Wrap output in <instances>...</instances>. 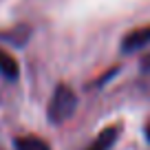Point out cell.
<instances>
[{"label":"cell","mask_w":150,"mask_h":150,"mask_svg":"<svg viewBox=\"0 0 150 150\" xmlns=\"http://www.w3.org/2000/svg\"><path fill=\"white\" fill-rule=\"evenodd\" d=\"M75 108H77V97H75L73 88L66 86V84H57L53 95H51V99H49L47 117L53 124H62V122L73 117Z\"/></svg>","instance_id":"obj_1"},{"label":"cell","mask_w":150,"mask_h":150,"mask_svg":"<svg viewBox=\"0 0 150 150\" xmlns=\"http://www.w3.org/2000/svg\"><path fill=\"white\" fill-rule=\"evenodd\" d=\"M150 44V27H139L135 31H130L126 38L122 40V51L124 53H135L139 49Z\"/></svg>","instance_id":"obj_2"},{"label":"cell","mask_w":150,"mask_h":150,"mask_svg":"<svg viewBox=\"0 0 150 150\" xmlns=\"http://www.w3.org/2000/svg\"><path fill=\"white\" fill-rule=\"evenodd\" d=\"M119 132H122V128H119V126H108V128H104V130L99 132L93 141H91V146H88L86 150H110L112 146H115V141H117Z\"/></svg>","instance_id":"obj_3"},{"label":"cell","mask_w":150,"mask_h":150,"mask_svg":"<svg viewBox=\"0 0 150 150\" xmlns=\"http://www.w3.org/2000/svg\"><path fill=\"white\" fill-rule=\"evenodd\" d=\"M0 75L7 77V80H18L20 75V66L16 62V57L9 55L7 51H2V49H0Z\"/></svg>","instance_id":"obj_4"},{"label":"cell","mask_w":150,"mask_h":150,"mask_svg":"<svg viewBox=\"0 0 150 150\" xmlns=\"http://www.w3.org/2000/svg\"><path fill=\"white\" fill-rule=\"evenodd\" d=\"M13 148L16 150H51L47 141L40 139V137H35V135L18 137V139L13 141Z\"/></svg>","instance_id":"obj_5"},{"label":"cell","mask_w":150,"mask_h":150,"mask_svg":"<svg viewBox=\"0 0 150 150\" xmlns=\"http://www.w3.org/2000/svg\"><path fill=\"white\" fill-rule=\"evenodd\" d=\"M146 137H148V141H150V126L146 128Z\"/></svg>","instance_id":"obj_6"}]
</instances>
